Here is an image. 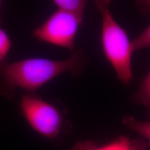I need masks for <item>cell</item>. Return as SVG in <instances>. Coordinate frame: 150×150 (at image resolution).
Masks as SVG:
<instances>
[{
  "instance_id": "obj_1",
  "label": "cell",
  "mask_w": 150,
  "mask_h": 150,
  "mask_svg": "<svg viewBox=\"0 0 150 150\" xmlns=\"http://www.w3.org/2000/svg\"><path fill=\"white\" fill-rule=\"evenodd\" d=\"M87 62L82 49L62 60L31 58L11 64L6 61L0 64V95L12 99L17 88L32 93L62 74H80Z\"/></svg>"
},
{
  "instance_id": "obj_2",
  "label": "cell",
  "mask_w": 150,
  "mask_h": 150,
  "mask_svg": "<svg viewBox=\"0 0 150 150\" xmlns=\"http://www.w3.org/2000/svg\"><path fill=\"white\" fill-rule=\"evenodd\" d=\"M102 17L101 42L105 55L124 85L133 80L131 57L134 52L127 33L113 17L111 0H93Z\"/></svg>"
},
{
  "instance_id": "obj_3",
  "label": "cell",
  "mask_w": 150,
  "mask_h": 150,
  "mask_svg": "<svg viewBox=\"0 0 150 150\" xmlns=\"http://www.w3.org/2000/svg\"><path fill=\"white\" fill-rule=\"evenodd\" d=\"M20 109L31 127L38 134L54 139L59 135L64 121L59 109L33 94L22 96Z\"/></svg>"
},
{
  "instance_id": "obj_4",
  "label": "cell",
  "mask_w": 150,
  "mask_h": 150,
  "mask_svg": "<svg viewBox=\"0 0 150 150\" xmlns=\"http://www.w3.org/2000/svg\"><path fill=\"white\" fill-rule=\"evenodd\" d=\"M83 18L82 16L58 9L33 31L32 36L40 41L74 50L75 38Z\"/></svg>"
},
{
  "instance_id": "obj_5",
  "label": "cell",
  "mask_w": 150,
  "mask_h": 150,
  "mask_svg": "<svg viewBox=\"0 0 150 150\" xmlns=\"http://www.w3.org/2000/svg\"><path fill=\"white\" fill-rule=\"evenodd\" d=\"M145 147L143 142L133 141L121 136L112 142L101 147H96L92 143H82L77 145L73 150H139Z\"/></svg>"
},
{
  "instance_id": "obj_6",
  "label": "cell",
  "mask_w": 150,
  "mask_h": 150,
  "mask_svg": "<svg viewBox=\"0 0 150 150\" xmlns=\"http://www.w3.org/2000/svg\"><path fill=\"white\" fill-rule=\"evenodd\" d=\"M133 101L143 105L150 118V71L141 82L139 90L133 97Z\"/></svg>"
},
{
  "instance_id": "obj_7",
  "label": "cell",
  "mask_w": 150,
  "mask_h": 150,
  "mask_svg": "<svg viewBox=\"0 0 150 150\" xmlns=\"http://www.w3.org/2000/svg\"><path fill=\"white\" fill-rule=\"evenodd\" d=\"M122 122L129 129L145 138L150 145V121H141L131 116H126Z\"/></svg>"
},
{
  "instance_id": "obj_8",
  "label": "cell",
  "mask_w": 150,
  "mask_h": 150,
  "mask_svg": "<svg viewBox=\"0 0 150 150\" xmlns=\"http://www.w3.org/2000/svg\"><path fill=\"white\" fill-rule=\"evenodd\" d=\"M59 9L83 17L87 0H53Z\"/></svg>"
},
{
  "instance_id": "obj_9",
  "label": "cell",
  "mask_w": 150,
  "mask_h": 150,
  "mask_svg": "<svg viewBox=\"0 0 150 150\" xmlns=\"http://www.w3.org/2000/svg\"><path fill=\"white\" fill-rule=\"evenodd\" d=\"M133 51L150 47V25L131 42Z\"/></svg>"
},
{
  "instance_id": "obj_10",
  "label": "cell",
  "mask_w": 150,
  "mask_h": 150,
  "mask_svg": "<svg viewBox=\"0 0 150 150\" xmlns=\"http://www.w3.org/2000/svg\"><path fill=\"white\" fill-rule=\"evenodd\" d=\"M12 44L6 32L0 26V64L7 61L6 57Z\"/></svg>"
},
{
  "instance_id": "obj_11",
  "label": "cell",
  "mask_w": 150,
  "mask_h": 150,
  "mask_svg": "<svg viewBox=\"0 0 150 150\" xmlns=\"http://www.w3.org/2000/svg\"><path fill=\"white\" fill-rule=\"evenodd\" d=\"M136 7L140 13L150 15V0H137Z\"/></svg>"
},
{
  "instance_id": "obj_12",
  "label": "cell",
  "mask_w": 150,
  "mask_h": 150,
  "mask_svg": "<svg viewBox=\"0 0 150 150\" xmlns=\"http://www.w3.org/2000/svg\"><path fill=\"white\" fill-rule=\"evenodd\" d=\"M1 0H0V8H1ZM1 21V18H0V22Z\"/></svg>"
}]
</instances>
